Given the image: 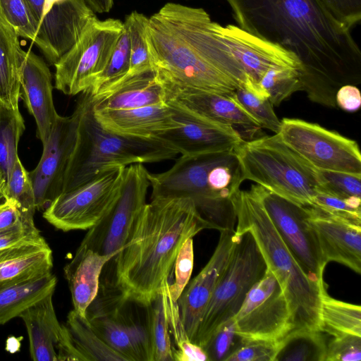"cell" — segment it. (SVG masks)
<instances>
[{
    "label": "cell",
    "instance_id": "1",
    "mask_svg": "<svg viewBox=\"0 0 361 361\" xmlns=\"http://www.w3.org/2000/svg\"><path fill=\"white\" fill-rule=\"evenodd\" d=\"M238 27L294 53L302 65L301 91L336 107L337 90L361 83V51L350 30L318 0H226Z\"/></svg>",
    "mask_w": 361,
    "mask_h": 361
},
{
    "label": "cell",
    "instance_id": "2",
    "mask_svg": "<svg viewBox=\"0 0 361 361\" xmlns=\"http://www.w3.org/2000/svg\"><path fill=\"white\" fill-rule=\"evenodd\" d=\"M202 8L166 3L145 29L151 66L160 80L200 90L232 94L246 76Z\"/></svg>",
    "mask_w": 361,
    "mask_h": 361
},
{
    "label": "cell",
    "instance_id": "3",
    "mask_svg": "<svg viewBox=\"0 0 361 361\" xmlns=\"http://www.w3.org/2000/svg\"><path fill=\"white\" fill-rule=\"evenodd\" d=\"M204 229L209 226L191 199H151L137 216L126 243L104 267L100 284L149 305L169 281L183 243Z\"/></svg>",
    "mask_w": 361,
    "mask_h": 361
},
{
    "label": "cell",
    "instance_id": "4",
    "mask_svg": "<svg viewBox=\"0 0 361 361\" xmlns=\"http://www.w3.org/2000/svg\"><path fill=\"white\" fill-rule=\"evenodd\" d=\"M237 228L250 231L267 269L279 281L290 312L291 331L319 330L321 293L324 283L310 278L286 245L255 195L240 190L233 198Z\"/></svg>",
    "mask_w": 361,
    "mask_h": 361
},
{
    "label": "cell",
    "instance_id": "5",
    "mask_svg": "<svg viewBox=\"0 0 361 361\" xmlns=\"http://www.w3.org/2000/svg\"><path fill=\"white\" fill-rule=\"evenodd\" d=\"M75 111L78 116L76 140L66 171L63 192L114 167L160 162L178 154L161 138L124 136L104 129L94 116L89 92L81 94Z\"/></svg>",
    "mask_w": 361,
    "mask_h": 361
},
{
    "label": "cell",
    "instance_id": "6",
    "mask_svg": "<svg viewBox=\"0 0 361 361\" xmlns=\"http://www.w3.org/2000/svg\"><path fill=\"white\" fill-rule=\"evenodd\" d=\"M243 178L302 206H311L319 190L315 168L279 135L243 140L235 149Z\"/></svg>",
    "mask_w": 361,
    "mask_h": 361
},
{
    "label": "cell",
    "instance_id": "7",
    "mask_svg": "<svg viewBox=\"0 0 361 361\" xmlns=\"http://www.w3.org/2000/svg\"><path fill=\"white\" fill-rule=\"evenodd\" d=\"M85 315L99 337L127 361H152L147 305L129 300L114 286L99 284Z\"/></svg>",
    "mask_w": 361,
    "mask_h": 361
},
{
    "label": "cell",
    "instance_id": "8",
    "mask_svg": "<svg viewBox=\"0 0 361 361\" xmlns=\"http://www.w3.org/2000/svg\"><path fill=\"white\" fill-rule=\"evenodd\" d=\"M235 241L227 265L215 287L199 324L193 343L202 347L214 331L233 318L247 293L264 275L267 267L248 231H235Z\"/></svg>",
    "mask_w": 361,
    "mask_h": 361
},
{
    "label": "cell",
    "instance_id": "9",
    "mask_svg": "<svg viewBox=\"0 0 361 361\" xmlns=\"http://www.w3.org/2000/svg\"><path fill=\"white\" fill-rule=\"evenodd\" d=\"M223 152L180 155L167 171L159 173L149 172L151 199L190 198L210 229L220 232L234 231L236 214L233 200L222 199L214 193L207 180L209 169Z\"/></svg>",
    "mask_w": 361,
    "mask_h": 361
},
{
    "label": "cell",
    "instance_id": "10",
    "mask_svg": "<svg viewBox=\"0 0 361 361\" xmlns=\"http://www.w3.org/2000/svg\"><path fill=\"white\" fill-rule=\"evenodd\" d=\"M123 30V22L118 19L93 20L75 45L54 65V87L69 96L90 91Z\"/></svg>",
    "mask_w": 361,
    "mask_h": 361
},
{
    "label": "cell",
    "instance_id": "11",
    "mask_svg": "<svg viewBox=\"0 0 361 361\" xmlns=\"http://www.w3.org/2000/svg\"><path fill=\"white\" fill-rule=\"evenodd\" d=\"M149 187V171L142 164L126 166L116 201L104 216L88 229L78 249L116 257L126 243L134 221L146 204Z\"/></svg>",
    "mask_w": 361,
    "mask_h": 361
},
{
    "label": "cell",
    "instance_id": "12",
    "mask_svg": "<svg viewBox=\"0 0 361 361\" xmlns=\"http://www.w3.org/2000/svg\"><path fill=\"white\" fill-rule=\"evenodd\" d=\"M124 168L109 169L78 188L62 192L47 206L43 217L63 231L91 228L116 201Z\"/></svg>",
    "mask_w": 361,
    "mask_h": 361
},
{
    "label": "cell",
    "instance_id": "13",
    "mask_svg": "<svg viewBox=\"0 0 361 361\" xmlns=\"http://www.w3.org/2000/svg\"><path fill=\"white\" fill-rule=\"evenodd\" d=\"M281 140L312 167L361 173V154L356 141L317 123L298 118L281 121Z\"/></svg>",
    "mask_w": 361,
    "mask_h": 361
},
{
    "label": "cell",
    "instance_id": "14",
    "mask_svg": "<svg viewBox=\"0 0 361 361\" xmlns=\"http://www.w3.org/2000/svg\"><path fill=\"white\" fill-rule=\"evenodd\" d=\"M250 190L260 202L303 271L314 281L323 283L327 263L309 223L308 206L298 204L257 184L252 185Z\"/></svg>",
    "mask_w": 361,
    "mask_h": 361
},
{
    "label": "cell",
    "instance_id": "15",
    "mask_svg": "<svg viewBox=\"0 0 361 361\" xmlns=\"http://www.w3.org/2000/svg\"><path fill=\"white\" fill-rule=\"evenodd\" d=\"M233 319L236 333L245 340L276 342L291 331L286 295L269 269L249 290Z\"/></svg>",
    "mask_w": 361,
    "mask_h": 361
},
{
    "label": "cell",
    "instance_id": "16",
    "mask_svg": "<svg viewBox=\"0 0 361 361\" xmlns=\"http://www.w3.org/2000/svg\"><path fill=\"white\" fill-rule=\"evenodd\" d=\"M217 31L246 76L245 88L259 97L268 98L259 82L270 68L285 67L302 71V63L294 53L237 25L218 23Z\"/></svg>",
    "mask_w": 361,
    "mask_h": 361
},
{
    "label": "cell",
    "instance_id": "17",
    "mask_svg": "<svg viewBox=\"0 0 361 361\" xmlns=\"http://www.w3.org/2000/svg\"><path fill=\"white\" fill-rule=\"evenodd\" d=\"M78 116L57 115L37 166L29 172L35 197L36 209L42 210L63 192L64 176L73 151Z\"/></svg>",
    "mask_w": 361,
    "mask_h": 361
},
{
    "label": "cell",
    "instance_id": "18",
    "mask_svg": "<svg viewBox=\"0 0 361 361\" xmlns=\"http://www.w3.org/2000/svg\"><path fill=\"white\" fill-rule=\"evenodd\" d=\"M95 12L85 0H47L35 43L54 65L78 41Z\"/></svg>",
    "mask_w": 361,
    "mask_h": 361
},
{
    "label": "cell",
    "instance_id": "19",
    "mask_svg": "<svg viewBox=\"0 0 361 361\" xmlns=\"http://www.w3.org/2000/svg\"><path fill=\"white\" fill-rule=\"evenodd\" d=\"M160 81L165 89L166 104L175 109L228 125L238 132L242 130L253 133L261 128L236 99L234 92H207Z\"/></svg>",
    "mask_w": 361,
    "mask_h": 361
},
{
    "label": "cell",
    "instance_id": "20",
    "mask_svg": "<svg viewBox=\"0 0 361 361\" xmlns=\"http://www.w3.org/2000/svg\"><path fill=\"white\" fill-rule=\"evenodd\" d=\"M171 108L178 125L157 137L168 142L182 156L233 150L244 140L241 135L228 125Z\"/></svg>",
    "mask_w": 361,
    "mask_h": 361
},
{
    "label": "cell",
    "instance_id": "21",
    "mask_svg": "<svg viewBox=\"0 0 361 361\" xmlns=\"http://www.w3.org/2000/svg\"><path fill=\"white\" fill-rule=\"evenodd\" d=\"M220 233L211 258L200 272L188 282L176 301L182 323L192 343L218 281L227 265L235 241V230Z\"/></svg>",
    "mask_w": 361,
    "mask_h": 361
},
{
    "label": "cell",
    "instance_id": "22",
    "mask_svg": "<svg viewBox=\"0 0 361 361\" xmlns=\"http://www.w3.org/2000/svg\"><path fill=\"white\" fill-rule=\"evenodd\" d=\"M312 228L324 261L342 264L361 274V224L308 206Z\"/></svg>",
    "mask_w": 361,
    "mask_h": 361
},
{
    "label": "cell",
    "instance_id": "23",
    "mask_svg": "<svg viewBox=\"0 0 361 361\" xmlns=\"http://www.w3.org/2000/svg\"><path fill=\"white\" fill-rule=\"evenodd\" d=\"M52 75L43 61L30 50L24 51L20 73V97L37 125L42 145L49 137L58 115L53 100Z\"/></svg>",
    "mask_w": 361,
    "mask_h": 361
},
{
    "label": "cell",
    "instance_id": "24",
    "mask_svg": "<svg viewBox=\"0 0 361 361\" xmlns=\"http://www.w3.org/2000/svg\"><path fill=\"white\" fill-rule=\"evenodd\" d=\"M93 114L104 129L124 136L157 137L178 125L173 111L167 104L122 110H93Z\"/></svg>",
    "mask_w": 361,
    "mask_h": 361
},
{
    "label": "cell",
    "instance_id": "25",
    "mask_svg": "<svg viewBox=\"0 0 361 361\" xmlns=\"http://www.w3.org/2000/svg\"><path fill=\"white\" fill-rule=\"evenodd\" d=\"M91 97L93 110H122L166 104L164 87L154 70L126 76Z\"/></svg>",
    "mask_w": 361,
    "mask_h": 361
},
{
    "label": "cell",
    "instance_id": "26",
    "mask_svg": "<svg viewBox=\"0 0 361 361\" xmlns=\"http://www.w3.org/2000/svg\"><path fill=\"white\" fill-rule=\"evenodd\" d=\"M53 293L26 309L20 317L25 323L30 343V353L35 361H58L57 347L64 332L57 319Z\"/></svg>",
    "mask_w": 361,
    "mask_h": 361
},
{
    "label": "cell",
    "instance_id": "27",
    "mask_svg": "<svg viewBox=\"0 0 361 361\" xmlns=\"http://www.w3.org/2000/svg\"><path fill=\"white\" fill-rule=\"evenodd\" d=\"M63 338L57 349L58 361H127L94 332L86 317L71 310L64 325Z\"/></svg>",
    "mask_w": 361,
    "mask_h": 361
},
{
    "label": "cell",
    "instance_id": "28",
    "mask_svg": "<svg viewBox=\"0 0 361 361\" xmlns=\"http://www.w3.org/2000/svg\"><path fill=\"white\" fill-rule=\"evenodd\" d=\"M112 257L91 250H77L64 267V274L71 293L74 310L86 317V310L96 298L105 264Z\"/></svg>",
    "mask_w": 361,
    "mask_h": 361
},
{
    "label": "cell",
    "instance_id": "29",
    "mask_svg": "<svg viewBox=\"0 0 361 361\" xmlns=\"http://www.w3.org/2000/svg\"><path fill=\"white\" fill-rule=\"evenodd\" d=\"M56 283L51 271L0 283V324L20 317L34 303L54 293Z\"/></svg>",
    "mask_w": 361,
    "mask_h": 361
},
{
    "label": "cell",
    "instance_id": "30",
    "mask_svg": "<svg viewBox=\"0 0 361 361\" xmlns=\"http://www.w3.org/2000/svg\"><path fill=\"white\" fill-rule=\"evenodd\" d=\"M52 251L42 238L0 249V283L51 271Z\"/></svg>",
    "mask_w": 361,
    "mask_h": 361
},
{
    "label": "cell",
    "instance_id": "31",
    "mask_svg": "<svg viewBox=\"0 0 361 361\" xmlns=\"http://www.w3.org/2000/svg\"><path fill=\"white\" fill-rule=\"evenodd\" d=\"M18 36L0 23V103L18 109L23 55Z\"/></svg>",
    "mask_w": 361,
    "mask_h": 361
},
{
    "label": "cell",
    "instance_id": "32",
    "mask_svg": "<svg viewBox=\"0 0 361 361\" xmlns=\"http://www.w3.org/2000/svg\"><path fill=\"white\" fill-rule=\"evenodd\" d=\"M333 337L361 336V307L331 298L324 287L321 293L320 328Z\"/></svg>",
    "mask_w": 361,
    "mask_h": 361
},
{
    "label": "cell",
    "instance_id": "33",
    "mask_svg": "<svg viewBox=\"0 0 361 361\" xmlns=\"http://www.w3.org/2000/svg\"><path fill=\"white\" fill-rule=\"evenodd\" d=\"M326 344L321 331L293 330L276 342L274 361H324Z\"/></svg>",
    "mask_w": 361,
    "mask_h": 361
},
{
    "label": "cell",
    "instance_id": "34",
    "mask_svg": "<svg viewBox=\"0 0 361 361\" xmlns=\"http://www.w3.org/2000/svg\"><path fill=\"white\" fill-rule=\"evenodd\" d=\"M24 130V119L19 109L0 103V168L6 180L18 158V143Z\"/></svg>",
    "mask_w": 361,
    "mask_h": 361
},
{
    "label": "cell",
    "instance_id": "35",
    "mask_svg": "<svg viewBox=\"0 0 361 361\" xmlns=\"http://www.w3.org/2000/svg\"><path fill=\"white\" fill-rule=\"evenodd\" d=\"M169 281L161 289L167 313L169 329L172 336L173 357L176 361H208L203 348L192 343L183 326L178 306L170 296L168 290Z\"/></svg>",
    "mask_w": 361,
    "mask_h": 361
},
{
    "label": "cell",
    "instance_id": "36",
    "mask_svg": "<svg viewBox=\"0 0 361 361\" xmlns=\"http://www.w3.org/2000/svg\"><path fill=\"white\" fill-rule=\"evenodd\" d=\"M147 307L152 361L173 360V345L161 290Z\"/></svg>",
    "mask_w": 361,
    "mask_h": 361
},
{
    "label": "cell",
    "instance_id": "37",
    "mask_svg": "<svg viewBox=\"0 0 361 361\" xmlns=\"http://www.w3.org/2000/svg\"><path fill=\"white\" fill-rule=\"evenodd\" d=\"M147 20L148 17L135 11L128 15L123 22L130 41V66L126 76H133L153 70L145 35Z\"/></svg>",
    "mask_w": 361,
    "mask_h": 361
},
{
    "label": "cell",
    "instance_id": "38",
    "mask_svg": "<svg viewBox=\"0 0 361 361\" xmlns=\"http://www.w3.org/2000/svg\"><path fill=\"white\" fill-rule=\"evenodd\" d=\"M4 199H12L16 202L21 221L34 222L36 210L35 193L29 172L19 157L7 180Z\"/></svg>",
    "mask_w": 361,
    "mask_h": 361
},
{
    "label": "cell",
    "instance_id": "39",
    "mask_svg": "<svg viewBox=\"0 0 361 361\" xmlns=\"http://www.w3.org/2000/svg\"><path fill=\"white\" fill-rule=\"evenodd\" d=\"M300 73L290 68H272L263 75L259 86L273 106H279L292 94L301 91Z\"/></svg>",
    "mask_w": 361,
    "mask_h": 361
},
{
    "label": "cell",
    "instance_id": "40",
    "mask_svg": "<svg viewBox=\"0 0 361 361\" xmlns=\"http://www.w3.org/2000/svg\"><path fill=\"white\" fill-rule=\"evenodd\" d=\"M129 66L130 41L128 33L124 27V30L105 68L97 78L92 87L88 92L93 96L117 82L126 75Z\"/></svg>",
    "mask_w": 361,
    "mask_h": 361
},
{
    "label": "cell",
    "instance_id": "41",
    "mask_svg": "<svg viewBox=\"0 0 361 361\" xmlns=\"http://www.w3.org/2000/svg\"><path fill=\"white\" fill-rule=\"evenodd\" d=\"M0 23L35 42L37 24L25 0H0Z\"/></svg>",
    "mask_w": 361,
    "mask_h": 361
},
{
    "label": "cell",
    "instance_id": "42",
    "mask_svg": "<svg viewBox=\"0 0 361 361\" xmlns=\"http://www.w3.org/2000/svg\"><path fill=\"white\" fill-rule=\"evenodd\" d=\"M319 183L317 192L340 198H361V173L315 169Z\"/></svg>",
    "mask_w": 361,
    "mask_h": 361
},
{
    "label": "cell",
    "instance_id": "43",
    "mask_svg": "<svg viewBox=\"0 0 361 361\" xmlns=\"http://www.w3.org/2000/svg\"><path fill=\"white\" fill-rule=\"evenodd\" d=\"M234 95L245 110L255 119L261 128L278 133L281 121L275 114L268 98L259 97L245 87L235 90Z\"/></svg>",
    "mask_w": 361,
    "mask_h": 361
},
{
    "label": "cell",
    "instance_id": "44",
    "mask_svg": "<svg viewBox=\"0 0 361 361\" xmlns=\"http://www.w3.org/2000/svg\"><path fill=\"white\" fill-rule=\"evenodd\" d=\"M243 341V338L236 333L233 317L221 324L202 348L208 361H226Z\"/></svg>",
    "mask_w": 361,
    "mask_h": 361
},
{
    "label": "cell",
    "instance_id": "45",
    "mask_svg": "<svg viewBox=\"0 0 361 361\" xmlns=\"http://www.w3.org/2000/svg\"><path fill=\"white\" fill-rule=\"evenodd\" d=\"M328 214L361 224V198H340L317 192L311 205Z\"/></svg>",
    "mask_w": 361,
    "mask_h": 361
},
{
    "label": "cell",
    "instance_id": "46",
    "mask_svg": "<svg viewBox=\"0 0 361 361\" xmlns=\"http://www.w3.org/2000/svg\"><path fill=\"white\" fill-rule=\"evenodd\" d=\"M194 264V249L192 238L187 239L182 245L176 258L173 271L174 281L169 283L168 290L174 301L180 296L191 276Z\"/></svg>",
    "mask_w": 361,
    "mask_h": 361
},
{
    "label": "cell",
    "instance_id": "47",
    "mask_svg": "<svg viewBox=\"0 0 361 361\" xmlns=\"http://www.w3.org/2000/svg\"><path fill=\"white\" fill-rule=\"evenodd\" d=\"M361 336H335L326 344L324 361H360Z\"/></svg>",
    "mask_w": 361,
    "mask_h": 361
},
{
    "label": "cell",
    "instance_id": "48",
    "mask_svg": "<svg viewBox=\"0 0 361 361\" xmlns=\"http://www.w3.org/2000/svg\"><path fill=\"white\" fill-rule=\"evenodd\" d=\"M276 342L245 340L226 361H274Z\"/></svg>",
    "mask_w": 361,
    "mask_h": 361
},
{
    "label": "cell",
    "instance_id": "49",
    "mask_svg": "<svg viewBox=\"0 0 361 361\" xmlns=\"http://www.w3.org/2000/svg\"><path fill=\"white\" fill-rule=\"evenodd\" d=\"M340 23L351 30L361 20V0H318Z\"/></svg>",
    "mask_w": 361,
    "mask_h": 361
},
{
    "label": "cell",
    "instance_id": "50",
    "mask_svg": "<svg viewBox=\"0 0 361 361\" xmlns=\"http://www.w3.org/2000/svg\"><path fill=\"white\" fill-rule=\"evenodd\" d=\"M42 238L34 222L20 220L14 226L0 230V249Z\"/></svg>",
    "mask_w": 361,
    "mask_h": 361
},
{
    "label": "cell",
    "instance_id": "51",
    "mask_svg": "<svg viewBox=\"0 0 361 361\" xmlns=\"http://www.w3.org/2000/svg\"><path fill=\"white\" fill-rule=\"evenodd\" d=\"M336 104L348 112L357 111L361 106V93L353 85H345L341 87L335 96Z\"/></svg>",
    "mask_w": 361,
    "mask_h": 361
},
{
    "label": "cell",
    "instance_id": "52",
    "mask_svg": "<svg viewBox=\"0 0 361 361\" xmlns=\"http://www.w3.org/2000/svg\"><path fill=\"white\" fill-rule=\"evenodd\" d=\"M4 200L0 204V230L11 227L21 220L16 202L12 199Z\"/></svg>",
    "mask_w": 361,
    "mask_h": 361
},
{
    "label": "cell",
    "instance_id": "53",
    "mask_svg": "<svg viewBox=\"0 0 361 361\" xmlns=\"http://www.w3.org/2000/svg\"><path fill=\"white\" fill-rule=\"evenodd\" d=\"M25 1L38 26L43 16L47 0H25Z\"/></svg>",
    "mask_w": 361,
    "mask_h": 361
},
{
    "label": "cell",
    "instance_id": "54",
    "mask_svg": "<svg viewBox=\"0 0 361 361\" xmlns=\"http://www.w3.org/2000/svg\"><path fill=\"white\" fill-rule=\"evenodd\" d=\"M88 6L96 13H109L114 5V0H85Z\"/></svg>",
    "mask_w": 361,
    "mask_h": 361
},
{
    "label": "cell",
    "instance_id": "55",
    "mask_svg": "<svg viewBox=\"0 0 361 361\" xmlns=\"http://www.w3.org/2000/svg\"><path fill=\"white\" fill-rule=\"evenodd\" d=\"M6 183V178L0 168V201L5 197Z\"/></svg>",
    "mask_w": 361,
    "mask_h": 361
}]
</instances>
